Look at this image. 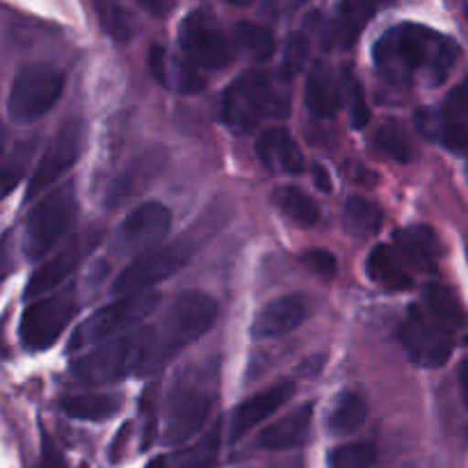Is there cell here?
Returning a JSON list of instances; mask_svg holds the SVG:
<instances>
[{"label": "cell", "mask_w": 468, "mask_h": 468, "mask_svg": "<svg viewBox=\"0 0 468 468\" xmlns=\"http://www.w3.org/2000/svg\"><path fill=\"white\" fill-rule=\"evenodd\" d=\"M416 122L448 149H468V78L446 96L437 112L416 114Z\"/></svg>", "instance_id": "14"}, {"label": "cell", "mask_w": 468, "mask_h": 468, "mask_svg": "<svg viewBox=\"0 0 468 468\" xmlns=\"http://www.w3.org/2000/svg\"><path fill=\"white\" fill-rule=\"evenodd\" d=\"M160 85L172 87L181 94H199V91L206 90V78L192 64L167 58V67H165Z\"/></svg>", "instance_id": "32"}, {"label": "cell", "mask_w": 468, "mask_h": 468, "mask_svg": "<svg viewBox=\"0 0 468 468\" xmlns=\"http://www.w3.org/2000/svg\"><path fill=\"white\" fill-rule=\"evenodd\" d=\"M343 222L355 238H373L382 229L384 213L375 201L364 199V197H350L343 208Z\"/></svg>", "instance_id": "27"}, {"label": "cell", "mask_w": 468, "mask_h": 468, "mask_svg": "<svg viewBox=\"0 0 468 468\" xmlns=\"http://www.w3.org/2000/svg\"><path fill=\"white\" fill-rule=\"evenodd\" d=\"M396 254L405 261L411 270L419 272H434L441 256V242H439L434 229L425 224H414L396 233Z\"/></svg>", "instance_id": "19"}, {"label": "cell", "mask_w": 468, "mask_h": 468, "mask_svg": "<svg viewBox=\"0 0 468 468\" xmlns=\"http://www.w3.org/2000/svg\"><path fill=\"white\" fill-rule=\"evenodd\" d=\"M314 174H315V183H318L320 190H332V181H329V174L324 172L323 165H315Z\"/></svg>", "instance_id": "42"}, {"label": "cell", "mask_w": 468, "mask_h": 468, "mask_svg": "<svg viewBox=\"0 0 468 468\" xmlns=\"http://www.w3.org/2000/svg\"><path fill=\"white\" fill-rule=\"evenodd\" d=\"M375 142H378L379 151L393 158L396 163H411L414 160V146H411L410 135L405 133V128L398 126L396 122H387L378 128L375 133Z\"/></svg>", "instance_id": "31"}, {"label": "cell", "mask_w": 468, "mask_h": 468, "mask_svg": "<svg viewBox=\"0 0 468 468\" xmlns=\"http://www.w3.org/2000/svg\"><path fill=\"white\" fill-rule=\"evenodd\" d=\"M146 468H172V466H169L167 457H155V460H151L149 464H146Z\"/></svg>", "instance_id": "43"}, {"label": "cell", "mask_w": 468, "mask_h": 468, "mask_svg": "<svg viewBox=\"0 0 468 468\" xmlns=\"http://www.w3.org/2000/svg\"><path fill=\"white\" fill-rule=\"evenodd\" d=\"M457 379H460V391H462V400L468 407V356L460 364V370H457Z\"/></svg>", "instance_id": "41"}, {"label": "cell", "mask_w": 468, "mask_h": 468, "mask_svg": "<svg viewBox=\"0 0 468 468\" xmlns=\"http://www.w3.org/2000/svg\"><path fill=\"white\" fill-rule=\"evenodd\" d=\"M37 468H67L62 452H59V448L55 446V441L46 432L41 437V457Z\"/></svg>", "instance_id": "39"}, {"label": "cell", "mask_w": 468, "mask_h": 468, "mask_svg": "<svg viewBox=\"0 0 468 468\" xmlns=\"http://www.w3.org/2000/svg\"><path fill=\"white\" fill-rule=\"evenodd\" d=\"M78 213L76 192L71 183L58 187L35 206L26 224L23 250L30 261L44 259L71 229Z\"/></svg>", "instance_id": "8"}, {"label": "cell", "mask_w": 468, "mask_h": 468, "mask_svg": "<svg viewBox=\"0 0 468 468\" xmlns=\"http://www.w3.org/2000/svg\"><path fill=\"white\" fill-rule=\"evenodd\" d=\"M187 259H190V250L186 245H181V242L144 251L133 263H128L119 272V277L114 279V295L123 297L135 295V292H149L160 282L176 274L187 263Z\"/></svg>", "instance_id": "12"}, {"label": "cell", "mask_w": 468, "mask_h": 468, "mask_svg": "<svg viewBox=\"0 0 468 468\" xmlns=\"http://www.w3.org/2000/svg\"><path fill=\"white\" fill-rule=\"evenodd\" d=\"M64 91V73L53 64H27L9 90L7 112L16 123H32L48 114Z\"/></svg>", "instance_id": "7"}, {"label": "cell", "mask_w": 468, "mask_h": 468, "mask_svg": "<svg viewBox=\"0 0 468 468\" xmlns=\"http://www.w3.org/2000/svg\"><path fill=\"white\" fill-rule=\"evenodd\" d=\"M178 44L186 58L201 69H222L233 58L227 35L208 12H190L183 18Z\"/></svg>", "instance_id": "13"}, {"label": "cell", "mask_w": 468, "mask_h": 468, "mask_svg": "<svg viewBox=\"0 0 468 468\" xmlns=\"http://www.w3.org/2000/svg\"><path fill=\"white\" fill-rule=\"evenodd\" d=\"M172 227V213L158 201H144L126 215L117 229V242L123 250H140L163 240Z\"/></svg>", "instance_id": "16"}, {"label": "cell", "mask_w": 468, "mask_h": 468, "mask_svg": "<svg viewBox=\"0 0 468 468\" xmlns=\"http://www.w3.org/2000/svg\"><path fill=\"white\" fill-rule=\"evenodd\" d=\"M314 420V405H302L265 428L259 434V446L263 451H291L306 441Z\"/></svg>", "instance_id": "21"}, {"label": "cell", "mask_w": 468, "mask_h": 468, "mask_svg": "<svg viewBox=\"0 0 468 468\" xmlns=\"http://www.w3.org/2000/svg\"><path fill=\"white\" fill-rule=\"evenodd\" d=\"M96 14L105 35L112 37L117 44H128L133 39L135 23L122 0H96Z\"/></svg>", "instance_id": "29"}, {"label": "cell", "mask_w": 468, "mask_h": 468, "mask_svg": "<svg viewBox=\"0 0 468 468\" xmlns=\"http://www.w3.org/2000/svg\"><path fill=\"white\" fill-rule=\"evenodd\" d=\"M466 21H468V7H466Z\"/></svg>", "instance_id": "46"}, {"label": "cell", "mask_w": 468, "mask_h": 468, "mask_svg": "<svg viewBox=\"0 0 468 468\" xmlns=\"http://www.w3.org/2000/svg\"><path fill=\"white\" fill-rule=\"evenodd\" d=\"M373 59L378 71L396 85H441L460 59V46L428 26L400 23L379 37Z\"/></svg>", "instance_id": "1"}, {"label": "cell", "mask_w": 468, "mask_h": 468, "mask_svg": "<svg viewBox=\"0 0 468 468\" xmlns=\"http://www.w3.org/2000/svg\"><path fill=\"white\" fill-rule=\"evenodd\" d=\"M213 410V391L206 384L178 382L169 393L165 407L163 439L169 446H178L201 432Z\"/></svg>", "instance_id": "9"}, {"label": "cell", "mask_w": 468, "mask_h": 468, "mask_svg": "<svg viewBox=\"0 0 468 468\" xmlns=\"http://www.w3.org/2000/svg\"><path fill=\"white\" fill-rule=\"evenodd\" d=\"M295 396V384L292 382H279L274 387L265 388V391L256 393V396L247 398L231 416V430H229V439L231 441H240L247 432L277 414L291 398Z\"/></svg>", "instance_id": "17"}, {"label": "cell", "mask_w": 468, "mask_h": 468, "mask_svg": "<svg viewBox=\"0 0 468 468\" xmlns=\"http://www.w3.org/2000/svg\"><path fill=\"white\" fill-rule=\"evenodd\" d=\"M366 416H368V407H366L364 398L359 393L346 391L334 402L332 411H329L327 428L336 437H347V434L356 432L366 423Z\"/></svg>", "instance_id": "26"}, {"label": "cell", "mask_w": 468, "mask_h": 468, "mask_svg": "<svg viewBox=\"0 0 468 468\" xmlns=\"http://www.w3.org/2000/svg\"><path fill=\"white\" fill-rule=\"evenodd\" d=\"M158 306L160 295L154 291L117 297L112 304L96 311L76 329L71 338V347L80 350V347L99 346L108 338H117L122 334L133 332V329H137V324H142L151 314H155Z\"/></svg>", "instance_id": "5"}, {"label": "cell", "mask_w": 468, "mask_h": 468, "mask_svg": "<svg viewBox=\"0 0 468 468\" xmlns=\"http://www.w3.org/2000/svg\"><path fill=\"white\" fill-rule=\"evenodd\" d=\"M236 39L240 48L256 62H268L274 55V35L265 26L259 23H240L236 27Z\"/></svg>", "instance_id": "30"}, {"label": "cell", "mask_w": 468, "mask_h": 468, "mask_svg": "<svg viewBox=\"0 0 468 468\" xmlns=\"http://www.w3.org/2000/svg\"><path fill=\"white\" fill-rule=\"evenodd\" d=\"M391 0H343L341 3V18L336 26V37L343 46H352L356 37L364 32L375 18L379 9H384Z\"/></svg>", "instance_id": "24"}, {"label": "cell", "mask_w": 468, "mask_h": 468, "mask_svg": "<svg viewBox=\"0 0 468 468\" xmlns=\"http://www.w3.org/2000/svg\"><path fill=\"white\" fill-rule=\"evenodd\" d=\"M32 154H35V144L32 142H23V144H18L9 154L7 163L0 167V199H5V197L16 190V186L26 176V169L27 163L32 160Z\"/></svg>", "instance_id": "33"}, {"label": "cell", "mask_w": 468, "mask_h": 468, "mask_svg": "<svg viewBox=\"0 0 468 468\" xmlns=\"http://www.w3.org/2000/svg\"><path fill=\"white\" fill-rule=\"evenodd\" d=\"M122 402L117 396H99V393H82V396H67L62 400V410L76 420H101L112 419L119 411Z\"/></svg>", "instance_id": "28"}, {"label": "cell", "mask_w": 468, "mask_h": 468, "mask_svg": "<svg viewBox=\"0 0 468 468\" xmlns=\"http://www.w3.org/2000/svg\"><path fill=\"white\" fill-rule=\"evenodd\" d=\"M309 318V302L304 295H283L268 302L256 315L251 334L256 338H277L295 332Z\"/></svg>", "instance_id": "18"}, {"label": "cell", "mask_w": 468, "mask_h": 468, "mask_svg": "<svg viewBox=\"0 0 468 468\" xmlns=\"http://www.w3.org/2000/svg\"><path fill=\"white\" fill-rule=\"evenodd\" d=\"M304 103L314 117L327 119L336 112L338 87L332 71L324 64H315L309 71L304 87Z\"/></svg>", "instance_id": "22"}, {"label": "cell", "mask_w": 468, "mask_h": 468, "mask_svg": "<svg viewBox=\"0 0 468 468\" xmlns=\"http://www.w3.org/2000/svg\"><path fill=\"white\" fill-rule=\"evenodd\" d=\"M468 318L455 292L443 283H428L420 302L407 309L400 341L407 356L420 368H441L455 350L457 334Z\"/></svg>", "instance_id": "2"}, {"label": "cell", "mask_w": 468, "mask_h": 468, "mask_svg": "<svg viewBox=\"0 0 468 468\" xmlns=\"http://www.w3.org/2000/svg\"><path fill=\"white\" fill-rule=\"evenodd\" d=\"M82 142H85V126H82L80 119H69L58 128V133L50 137L44 155L37 163L30 181H27L26 201L37 199L41 192L55 186L76 165L82 151Z\"/></svg>", "instance_id": "11"}, {"label": "cell", "mask_w": 468, "mask_h": 468, "mask_svg": "<svg viewBox=\"0 0 468 468\" xmlns=\"http://www.w3.org/2000/svg\"><path fill=\"white\" fill-rule=\"evenodd\" d=\"M155 327H137L103 343L73 364V375L90 387H108L133 373H144L155 346Z\"/></svg>", "instance_id": "3"}, {"label": "cell", "mask_w": 468, "mask_h": 468, "mask_svg": "<svg viewBox=\"0 0 468 468\" xmlns=\"http://www.w3.org/2000/svg\"><path fill=\"white\" fill-rule=\"evenodd\" d=\"M219 455V430H210L195 446L186 448L176 455L178 468H210Z\"/></svg>", "instance_id": "34"}, {"label": "cell", "mask_w": 468, "mask_h": 468, "mask_svg": "<svg viewBox=\"0 0 468 468\" xmlns=\"http://www.w3.org/2000/svg\"><path fill=\"white\" fill-rule=\"evenodd\" d=\"M3 144H5V133L0 131V151H3Z\"/></svg>", "instance_id": "45"}, {"label": "cell", "mask_w": 468, "mask_h": 468, "mask_svg": "<svg viewBox=\"0 0 468 468\" xmlns=\"http://www.w3.org/2000/svg\"><path fill=\"white\" fill-rule=\"evenodd\" d=\"M146 12H151L154 16H167L169 12L174 9L176 0H137Z\"/></svg>", "instance_id": "40"}, {"label": "cell", "mask_w": 468, "mask_h": 468, "mask_svg": "<svg viewBox=\"0 0 468 468\" xmlns=\"http://www.w3.org/2000/svg\"><path fill=\"white\" fill-rule=\"evenodd\" d=\"M272 201L277 208L291 219L292 224L302 229H311L320 222V206L318 201L304 190L295 186H282L272 192Z\"/></svg>", "instance_id": "25"}, {"label": "cell", "mask_w": 468, "mask_h": 468, "mask_svg": "<svg viewBox=\"0 0 468 468\" xmlns=\"http://www.w3.org/2000/svg\"><path fill=\"white\" fill-rule=\"evenodd\" d=\"M347 112H350L352 128L361 131V128L368 126L370 122L368 101H366L364 87H361L356 80H350V87H347Z\"/></svg>", "instance_id": "37"}, {"label": "cell", "mask_w": 468, "mask_h": 468, "mask_svg": "<svg viewBox=\"0 0 468 468\" xmlns=\"http://www.w3.org/2000/svg\"><path fill=\"white\" fill-rule=\"evenodd\" d=\"M218 318V302L201 291H186L169 304L163 320V334H155V346L144 370H155L174 355L199 341Z\"/></svg>", "instance_id": "4"}, {"label": "cell", "mask_w": 468, "mask_h": 468, "mask_svg": "<svg viewBox=\"0 0 468 468\" xmlns=\"http://www.w3.org/2000/svg\"><path fill=\"white\" fill-rule=\"evenodd\" d=\"M224 3L236 5V7H245V5H251V3H254V0H224Z\"/></svg>", "instance_id": "44"}, {"label": "cell", "mask_w": 468, "mask_h": 468, "mask_svg": "<svg viewBox=\"0 0 468 468\" xmlns=\"http://www.w3.org/2000/svg\"><path fill=\"white\" fill-rule=\"evenodd\" d=\"M256 155L270 172L302 174L306 169L300 144L283 128H268L256 142Z\"/></svg>", "instance_id": "20"}, {"label": "cell", "mask_w": 468, "mask_h": 468, "mask_svg": "<svg viewBox=\"0 0 468 468\" xmlns=\"http://www.w3.org/2000/svg\"><path fill=\"white\" fill-rule=\"evenodd\" d=\"M378 448L368 441H352L329 452V468H373Z\"/></svg>", "instance_id": "35"}, {"label": "cell", "mask_w": 468, "mask_h": 468, "mask_svg": "<svg viewBox=\"0 0 468 468\" xmlns=\"http://www.w3.org/2000/svg\"><path fill=\"white\" fill-rule=\"evenodd\" d=\"M96 242H99V233H82V236L71 238L62 250H58L48 261H44V263L35 270L30 282H27V300L46 295V292H50L53 288H58L59 283L82 263V259L94 250Z\"/></svg>", "instance_id": "15"}, {"label": "cell", "mask_w": 468, "mask_h": 468, "mask_svg": "<svg viewBox=\"0 0 468 468\" xmlns=\"http://www.w3.org/2000/svg\"><path fill=\"white\" fill-rule=\"evenodd\" d=\"M302 263H304L309 270H314V272L323 279L336 277V270H338L336 256L327 250L304 251V254H302Z\"/></svg>", "instance_id": "38"}, {"label": "cell", "mask_w": 468, "mask_h": 468, "mask_svg": "<svg viewBox=\"0 0 468 468\" xmlns=\"http://www.w3.org/2000/svg\"><path fill=\"white\" fill-rule=\"evenodd\" d=\"M306 62H309V39L302 32H292L286 41V50H283L282 76L295 78L297 73L304 71Z\"/></svg>", "instance_id": "36"}, {"label": "cell", "mask_w": 468, "mask_h": 468, "mask_svg": "<svg viewBox=\"0 0 468 468\" xmlns=\"http://www.w3.org/2000/svg\"><path fill=\"white\" fill-rule=\"evenodd\" d=\"M277 112V96L272 82L263 71H245L229 85L222 96V122L229 131L247 133L261 126L263 119Z\"/></svg>", "instance_id": "6"}, {"label": "cell", "mask_w": 468, "mask_h": 468, "mask_svg": "<svg viewBox=\"0 0 468 468\" xmlns=\"http://www.w3.org/2000/svg\"><path fill=\"white\" fill-rule=\"evenodd\" d=\"M366 272L379 286L388 288V291H407L411 288V277L405 268H402L400 259L396 251L388 245H378L366 259Z\"/></svg>", "instance_id": "23"}, {"label": "cell", "mask_w": 468, "mask_h": 468, "mask_svg": "<svg viewBox=\"0 0 468 468\" xmlns=\"http://www.w3.org/2000/svg\"><path fill=\"white\" fill-rule=\"evenodd\" d=\"M76 311V297L69 291L37 300L35 304L23 311L21 327H18L23 347L30 352L48 350L69 327Z\"/></svg>", "instance_id": "10"}]
</instances>
